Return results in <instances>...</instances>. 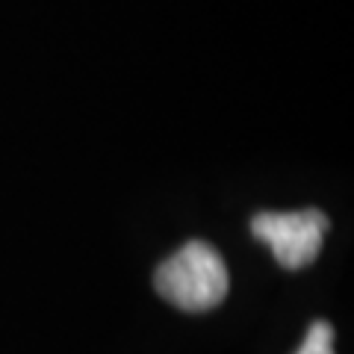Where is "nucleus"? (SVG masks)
Listing matches in <instances>:
<instances>
[{"label":"nucleus","mask_w":354,"mask_h":354,"mask_svg":"<svg viewBox=\"0 0 354 354\" xmlns=\"http://www.w3.org/2000/svg\"><path fill=\"white\" fill-rule=\"evenodd\" d=\"M153 290L177 310L204 313L227 298L230 274L209 242L192 239L153 272Z\"/></svg>","instance_id":"f257e3e1"},{"label":"nucleus","mask_w":354,"mask_h":354,"mask_svg":"<svg viewBox=\"0 0 354 354\" xmlns=\"http://www.w3.org/2000/svg\"><path fill=\"white\" fill-rule=\"evenodd\" d=\"M330 221L322 209H295V213H257L251 218V234L272 248L281 269H304L310 266L328 234Z\"/></svg>","instance_id":"f03ea898"},{"label":"nucleus","mask_w":354,"mask_h":354,"mask_svg":"<svg viewBox=\"0 0 354 354\" xmlns=\"http://www.w3.org/2000/svg\"><path fill=\"white\" fill-rule=\"evenodd\" d=\"M295 354H334V328L330 322H313Z\"/></svg>","instance_id":"7ed1b4c3"}]
</instances>
